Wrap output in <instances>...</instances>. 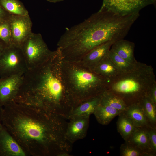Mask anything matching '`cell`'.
Here are the masks:
<instances>
[{"instance_id": "20", "label": "cell", "mask_w": 156, "mask_h": 156, "mask_svg": "<svg viewBox=\"0 0 156 156\" xmlns=\"http://www.w3.org/2000/svg\"><path fill=\"white\" fill-rule=\"evenodd\" d=\"M151 127H156V104L146 95L139 101Z\"/></svg>"}, {"instance_id": "30", "label": "cell", "mask_w": 156, "mask_h": 156, "mask_svg": "<svg viewBox=\"0 0 156 156\" xmlns=\"http://www.w3.org/2000/svg\"><path fill=\"white\" fill-rule=\"evenodd\" d=\"M2 128L0 122V129Z\"/></svg>"}, {"instance_id": "12", "label": "cell", "mask_w": 156, "mask_h": 156, "mask_svg": "<svg viewBox=\"0 0 156 156\" xmlns=\"http://www.w3.org/2000/svg\"><path fill=\"white\" fill-rule=\"evenodd\" d=\"M147 127L137 128L125 142L138 147L147 154L148 156H155L151 148Z\"/></svg>"}, {"instance_id": "16", "label": "cell", "mask_w": 156, "mask_h": 156, "mask_svg": "<svg viewBox=\"0 0 156 156\" xmlns=\"http://www.w3.org/2000/svg\"><path fill=\"white\" fill-rule=\"evenodd\" d=\"M100 95L86 100L75 107L69 114L67 119L69 120L79 117H90L94 113L99 103Z\"/></svg>"}, {"instance_id": "11", "label": "cell", "mask_w": 156, "mask_h": 156, "mask_svg": "<svg viewBox=\"0 0 156 156\" xmlns=\"http://www.w3.org/2000/svg\"><path fill=\"white\" fill-rule=\"evenodd\" d=\"M0 152L5 155H25L17 143L3 128L0 129Z\"/></svg>"}, {"instance_id": "3", "label": "cell", "mask_w": 156, "mask_h": 156, "mask_svg": "<svg viewBox=\"0 0 156 156\" xmlns=\"http://www.w3.org/2000/svg\"><path fill=\"white\" fill-rule=\"evenodd\" d=\"M155 84L152 67L137 61L130 71L110 82L107 90L122 98L128 105L148 95Z\"/></svg>"}, {"instance_id": "26", "label": "cell", "mask_w": 156, "mask_h": 156, "mask_svg": "<svg viewBox=\"0 0 156 156\" xmlns=\"http://www.w3.org/2000/svg\"><path fill=\"white\" fill-rule=\"evenodd\" d=\"M147 96L153 102L156 104V84L151 87Z\"/></svg>"}, {"instance_id": "17", "label": "cell", "mask_w": 156, "mask_h": 156, "mask_svg": "<svg viewBox=\"0 0 156 156\" xmlns=\"http://www.w3.org/2000/svg\"><path fill=\"white\" fill-rule=\"evenodd\" d=\"M121 112L111 106L99 103L93 114L99 123L103 125H107Z\"/></svg>"}, {"instance_id": "23", "label": "cell", "mask_w": 156, "mask_h": 156, "mask_svg": "<svg viewBox=\"0 0 156 156\" xmlns=\"http://www.w3.org/2000/svg\"><path fill=\"white\" fill-rule=\"evenodd\" d=\"M9 16L7 18L0 20V39L7 45L12 44Z\"/></svg>"}, {"instance_id": "27", "label": "cell", "mask_w": 156, "mask_h": 156, "mask_svg": "<svg viewBox=\"0 0 156 156\" xmlns=\"http://www.w3.org/2000/svg\"><path fill=\"white\" fill-rule=\"evenodd\" d=\"M10 15L0 5V20L8 17Z\"/></svg>"}, {"instance_id": "7", "label": "cell", "mask_w": 156, "mask_h": 156, "mask_svg": "<svg viewBox=\"0 0 156 156\" xmlns=\"http://www.w3.org/2000/svg\"><path fill=\"white\" fill-rule=\"evenodd\" d=\"M12 44L20 47L24 41L32 33V23L29 15H10L9 16Z\"/></svg>"}, {"instance_id": "4", "label": "cell", "mask_w": 156, "mask_h": 156, "mask_svg": "<svg viewBox=\"0 0 156 156\" xmlns=\"http://www.w3.org/2000/svg\"><path fill=\"white\" fill-rule=\"evenodd\" d=\"M28 69L35 68L45 61L52 51L39 33H32L20 47Z\"/></svg>"}, {"instance_id": "1", "label": "cell", "mask_w": 156, "mask_h": 156, "mask_svg": "<svg viewBox=\"0 0 156 156\" xmlns=\"http://www.w3.org/2000/svg\"><path fill=\"white\" fill-rule=\"evenodd\" d=\"M62 61L57 49L42 63L28 69L23 75L17 100L39 105L66 118L73 106L63 78Z\"/></svg>"}, {"instance_id": "2", "label": "cell", "mask_w": 156, "mask_h": 156, "mask_svg": "<svg viewBox=\"0 0 156 156\" xmlns=\"http://www.w3.org/2000/svg\"><path fill=\"white\" fill-rule=\"evenodd\" d=\"M62 71L73 108L108 88L109 82L107 79L77 62L62 60Z\"/></svg>"}, {"instance_id": "29", "label": "cell", "mask_w": 156, "mask_h": 156, "mask_svg": "<svg viewBox=\"0 0 156 156\" xmlns=\"http://www.w3.org/2000/svg\"><path fill=\"white\" fill-rule=\"evenodd\" d=\"M48 1L51 2L56 3L57 2L62 1L64 0H47Z\"/></svg>"}, {"instance_id": "19", "label": "cell", "mask_w": 156, "mask_h": 156, "mask_svg": "<svg viewBox=\"0 0 156 156\" xmlns=\"http://www.w3.org/2000/svg\"><path fill=\"white\" fill-rule=\"evenodd\" d=\"M119 116L117 122V131L125 141L127 140L137 127L123 112Z\"/></svg>"}, {"instance_id": "25", "label": "cell", "mask_w": 156, "mask_h": 156, "mask_svg": "<svg viewBox=\"0 0 156 156\" xmlns=\"http://www.w3.org/2000/svg\"><path fill=\"white\" fill-rule=\"evenodd\" d=\"M148 133L150 146L151 150L155 155L156 154V127H147Z\"/></svg>"}, {"instance_id": "6", "label": "cell", "mask_w": 156, "mask_h": 156, "mask_svg": "<svg viewBox=\"0 0 156 156\" xmlns=\"http://www.w3.org/2000/svg\"><path fill=\"white\" fill-rule=\"evenodd\" d=\"M156 0H103L100 10L122 15L136 13L144 8L155 5Z\"/></svg>"}, {"instance_id": "8", "label": "cell", "mask_w": 156, "mask_h": 156, "mask_svg": "<svg viewBox=\"0 0 156 156\" xmlns=\"http://www.w3.org/2000/svg\"><path fill=\"white\" fill-rule=\"evenodd\" d=\"M23 75L0 78V105H6L14 99L21 84Z\"/></svg>"}, {"instance_id": "24", "label": "cell", "mask_w": 156, "mask_h": 156, "mask_svg": "<svg viewBox=\"0 0 156 156\" xmlns=\"http://www.w3.org/2000/svg\"><path fill=\"white\" fill-rule=\"evenodd\" d=\"M120 151L121 156H148L138 147L126 142L121 145Z\"/></svg>"}, {"instance_id": "9", "label": "cell", "mask_w": 156, "mask_h": 156, "mask_svg": "<svg viewBox=\"0 0 156 156\" xmlns=\"http://www.w3.org/2000/svg\"><path fill=\"white\" fill-rule=\"evenodd\" d=\"M89 116H82L70 119L68 122L65 136L72 144L83 139L86 136L89 123Z\"/></svg>"}, {"instance_id": "28", "label": "cell", "mask_w": 156, "mask_h": 156, "mask_svg": "<svg viewBox=\"0 0 156 156\" xmlns=\"http://www.w3.org/2000/svg\"><path fill=\"white\" fill-rule=\"evenodd\" d=\"M7 45L0 39V55Z\"/></svg>"}, {"instance_id": "21", "label": "cell", "mask_w": 156, "mask_h": 156, "mask_svg": "<svg viewBox=\"0 0 156 156\" xmlns=\"http://www.w3.org/2000/svg\"><path fill=\"white\" fill-rule=\"evenodd\" d=\"M0 5L10 15L24 16L29 14L27 10L19 0H0Z\"/></svg>"}, {"instance_id": "14", "label": "cell", "mask_w": 156, "mask_h": 156, "mask_svg": "<svg viewBox=\"0 0 156 156\" xmlns=\"http://www.w3.org/2000/svg\"><path fill=\"white\" fill-rule=\"evenodd\" d=\"M134 43L122 39L115 42L110 50L129 62L134 64L137 61L134 56Z\"/></svg>"}, {"instance_id": "10", "label": "cell", "mask_w": 156, "mask_h": 156, "mask_svg": "<svg viewBox=\"0 0 156 156\" xmlns=\"http://www.w3.org/2000/svg\"><path fill=\"white\" fill-rule=\"evenodd\" d=\"M116 41H111L94 48L77 62L92 70L95 66L108 54L112 44Z\"/></svg>"}, {"instance_id": "22", "label": "cell", "mask_w": 156, "mask_h": 156, "mask_svg": "<svg viewBox=\"0 0 156 156\" xmlns=\"http://www.w3.org/2000/svg\"><path fill=\"white\" fill-rule=\"evenodd\" d=\"M108 55L122 74L130 71L133 68L135 64H133L129 62L110 50L108 53Z\"/></svg>"}, {"instance_id": "13", "label": "cell", "mask_w": 156, "mask_h": 156, "mask_svg": "<svg viewBox=\"0 0 156 156\" xmlns=\"http://www.w3.org/2000/svg\"><path fill=\"white\" fill-rule=\"evenodd\" d=\"M92 71L107 79L109 83L122 74L109 57L108 53Z\"/></svg>"}, {"instance_id": "5", "label": "cell", "mask_w": 156, "mask_h": 156, "mask_svg": "<svg viewBox=\"0 0 156 156\" xmlns=\"http://www.w3.org/2000/svg\"><path fill=\"white\" fill-rule=\"evenodd\" d=\"M28 70L20 47L7 45L0 55V77L23 75Z\"/></svg>"}, {"instance_id": "15", "label": "cell", "mask_w": 156, "mask_h": 156, "mask_svg": "<svg viewBox=\"0 0 156 156\" xmlns=\"http://www.w3.org/2000/svg\"><path fill=\"white\" fill-rule=\"evenodd\" d=\"M123 112L130 119L136 127L150 126L139 101L128 105Z\"/></svg>"}, {"instance_id": "18", "label": "cell", "mask_w": 156, "mask_h": 156, "mask_svg": "<svg viewBox=\"0 0 156 156\" xmlns=\"http://www.w3.org/2000/svg\"><path fill=\"white\" fill-rule=\"evenodd\" d=\"M99 103L109 105L122 112L126 110L128 106L122 98L108 90L101 94Z\"/></svg>"}]
</instances>
